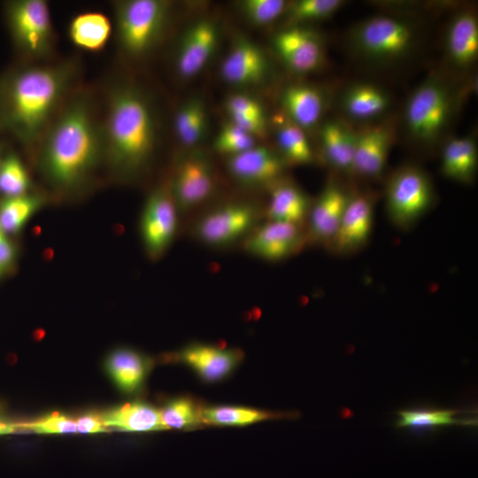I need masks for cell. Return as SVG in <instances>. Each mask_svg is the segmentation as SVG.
Segmentation results:
<instances>
[{
    "label": "cell",
    "mask_w": 478,
    "mask_h": 478,
    "mask_svg": "<svg viewBox=\"0 0 478 478\" xmlns=\"http://www.w3.org/2000/svg\"><path fill=\"white\" fill-rule=\"evenodd\" d=\"M391 104V96L385 89L368 82L350 85L343 90L339 101L347 121L366 124L380 120Z\"/></svg>",
    "instance_id": "obj_21"
},
{
    "label": "cell",
    "mask_w": 478,
    "mask_h": 478,
    "mask_svg": "<svg viewBox=\"0 0 478 478\" xmlns=\"http://www.w3.org/2000/svg\"><path fill=\"white\" fill-rule=\"evenodd\" d=\"M240 8L245 18L254 25L266 26L282 17L288 5L283 0H244Z\"/></svg>",
    "instance_id": "obj_38"
},
{
    "label": "cell",
    "mask_w": 478,
    "mask_h": 478,
    "mask_svg": "<svg viewBox=\"0 0 478 478\" xmlns=\"http://www.w3.org/2000/svg\"><path fill=\"white\" fill-rule=\"evenodd\" d=\"M76 58L27 63L0 77V131L34 150L81 85Z\"/></svg>",
    "instance_id": "obj_2"
},
{
    "label": "cell",
    "mask_w": 478,
    "mask_h": 478,
    "mask_svg": "<svg viewBox=\"0 0 478 478\" xmlns=\"http://www.w3.org/2000/svg\"><path fill=\"white\" fill-rule=\"evenodd\" d=\"M16 258V250L9 235L0 227V266L5 270L12 265Z\"/></svg>",
    "instance_id": "obj_44"
},
{
    "label": "cell",
    "mask_w": 478,
    "mask_h": 478,
    "mask_svg": "<svg viewBox=\"0 0 478 478\" xmlns=\"http://www.w3.org/2000/svg\"><path fill=\"white\" fill-rule=\"evenodd\" d=\"M256 145V138L232 122L222 127L214 140L217 152L228 157L239 154Z\"/></svg>",
    "instance_id": "obj_39"
},
{
    "label": "cell",
    "mask_w": 478,
    "mask_h": 478,
    "mask_svg": "<svg viewBox=\"0 0 478 478\" xmlns=\"http://www.w3.org/2000/svg\"><path fill=\"white\" fill-rule=\"evenodd\" d=\"M68 37L74 46L89 52H98L107 44L112 24L103 12L89 11L75 15L69 22Z\"/></svg>",
    "instance_id": "obj_27"
},
{
    "label": "cell",
    "mask_w": 478,
    "mask_h": 478,
    "mask_svg": "<svg viewBox=\"0 0 478 478\" xmlns=\"http://www.w3.org/2000/svg\"><path fill=\"white\" fill-rule=\"evenodd\" d=\"M291 413L272 412L258 409L241 406H212L202 409L203 424L223 426H243L255 422L276 419L289 418Z\"/></svg>",
    "instance_id": "obj_33"
},
{
    "label": "cell",
    "mask_w": 478,
    "mask_h": 478,
    "mask_svg": "<svg viewBox=\"0 0 478 478\" xmlns=\"http://www.w3.org/2000/svg\"><path fill=\"white\" fill-rule=\"evenodd\" d=\"M343 0H298L289 2L282 16L285 27L305 26L334 16L343 5Z\"/></svg>",
    "instance_id": "obj_34"
},
{
    "label": "cell",
    "mask_w": 478,
    "mask_h": 478,
    "mask_svg": "<svg viewBox=\"0 0 478 478\" xmlns=\"http://www.w3.org/2000/svg\"><path fill=\"white\" fill-rule=\"evenodd\" d=\"M445 52L450 62L460 70L474 65L478 58V19L473 11L456 12L445 34Z\"/></svg>",
    "instance_id": "obj_24"
},
{
    "label": "cell",
    "mask_w": 478,
    "mask_h": 478,
    "mask_svg": "<svg viewBox=\"0 0 478 478\" xmlns=\"http://www.w3.org/2000/svg\"><path fill=\"white\" fill-rule=\"evenodd\" d=\"M5 269L0 266V277L4 273Z\"/></svg>",
    "instance_id": "obj_46"
},
{
    "label": "cell",
    "mask_w": 478,
    "mask_h": 478,
    "mask_svg": "<svg viewBox=\"0 0 478 478\" xmlns=\"http://www.w3.org/2000/svg\"><path fill=\"white\" fill-rule=\"evenodd\" d=\"M281 103L285 117L306 132L320 126L328 101L319 86L296 83L284 89Z\"/></svg>",
    "instance_id": "obj_20"
},
{
    "label": "cell",
    "mask_w": 478,
    "mask_h": 478,
    "mask_svg": "<svg viewBox=\"0 0 478 478\" xmlns=\"http://www.w3.org/2000/svg\"><path fill=\"white\" fill-rule=\"evenodd\" d=\"M455 410H411L398 412L397 428H434L448 425H476V420L453 418Z\"/></svg>",
    "instance_id": "obj_37"
},
{
    "label": "cell",
    "mask_w": 478,
    "mask_h": 478,
    "mask_svg": "<svg viewBox=\"0 0 478 478\" xmlns=\"http://www.w3.org/2000/svg\"><path fill=\"white\" fill-rule=\"evenodd\" d=\"M273 46L284 65L299 74L318 70L324 62L321 35L305 26H289L275 34Z\"/></svg>",
    "instance_id": "obj_11"
},
{
    "label": "cell",
    "mask_w": 478,
    "mask_h": 478,
    "mask_svg": "<svg viewBox=\"0 0 478 478\" xmlns=\"http://www.w3.org/2000/svg\"><path fill=\"white\" fill-rule=\"evenodd\" d=\"M396 137L392 120L368 123L357 130L352 175L375 179L383 173Z\"/></svg>",
    "instance_id": "obj_13"
},
{
    "label": "cell",
    "mask_w": 478,
    "mask_h": 478,
    "mask_svg": "<svg viewBox=\"0 0 478 478\" xmlns=\"http://www.w3.org/2000/svg\"><path fill=\"white\" fill-rule=\"evenodd\" d=\"M16 429V423L0 421V436L13 433Z\"/></svg>",
    "instance_id": "obj_45"
},
{
    "label": "cell",
    "mask_w": 478,
    "mask_h": 478,
    "mask_svg": "<svg viewBox=\"0 0 478 478\" xmlns=\"http://www.w3.org/2000/svg\"><path fill=\"white\" fill-rule=\"evenodd\" d=\"M29 173L18 155L9 153L0 163V193L4 197L21 196L30 192Z\"/></svg>",
    "instance_id": "obj_35"
},
{
    "label": "cell",
    "mask_w": 478,
    "mask_h": 478,
    "mask_svg": "<svg viewBox=\"0 0 478 478\" xmlns=\"http://www.w3.org/2000/svg\"><path fill=\"white\" fill-rule=\"evenodd\" d=\"M229 118L230 122L255 138L264 136L266 132V118L239 114H231Z\"/></svg>",
    "instance_id": "obj_42"
},
{
    "label": "cell",
    "mask_w": 478,
    "mask_h": 478,
    "mask_svg": "<svg viewBox=\"0 0 478 478\" xmlns=\"http://www.w3.org/2000/svg\"><path fill=\"white\" fill-rule=\"evenodd\" d=\"M351 190L331 179L312 202L307 216V238L328 246L340 225Z\"/></svg>",
    "instance_id": "obj_16"
},
{
    "label": "cell",
    "mask_w": 478,
    "mask_h": 478,
    "mask_svg": "<svg viewBox=\"0 0 478 478\" xmlns=\"http://www.w3.org/2000/svg\"><path fill=\"white\" fill-rule=\"evenodd\" d=\"M357 130L345 119L322 121L320 141L324 160L335 171L352 175Z\"/></svg>",
    "instance_id": "obj_23"
},
{
    "label": "cell",
    "mask_w": 478,
    "mask_h": 478,
    "mask_svg": "<svg viewBox=\"0 0 478 478\" xmlns=\"http://www.w3.org/2000/svg\"><path fill=\"white\" fill-rule=\"evenodd\" d=\"M271 66L259 46L246 38L232 45L220 65L223 80L235 86H256L269 77Z\"/></svg>",
    "instance_id": "obj_17"
},
{
    "label": "cell",
    "mask_w": 478,
    "mask_h": 478,
    "mask_svg": "<svg viewBox=\"0 0 478 478\" xmlns=\"http://www.w3.org/2000/svg\"><path fill=\"white\" fill-rule=\"evenodd\" d=\"M219 39L217 25L210 19L195 22L182 35L175 56V70L182 79L197 76L214 52Z\"/></svg>",
    "instance_id": "obj_19"
},
{
    "label": "cell",
    "mask_w": 478,
    "mask_h": 478,
    "mask_svg": "<svg viewBox=\"0 0 478 478\" xmlns=\"http://www.w3.org/2000/svg\"><path fill=\"white\" fill-rule=\"evenodd\" d=\"M468 87L440 72L432 73L410 94L403 120L412 142L434 147L449 130Z\"/></svg>",
    "instance_id": "obj_4"
},
{
    "label": "cell",
    "mask_w": 478,
    "mask_h": 478,
    "mask_svg": "<svg viewBox=\"0 0 478 478\" xmlns=\"http://www.w3.org/2000/svg\"><path fill=\"white\" fill-rule=\"evenodd\" d=\"M178 208L168 187L159 186L148 196L141 218V236L147 254L161 257L172 244L177 229Z\"/></svg>",
    "instance_id": "obj_9"
},
{
    "label": "cell",
    "mask_w": 478,
    "mask_h": 478,
    "mask_svg": "<svg viewBox=\"0 0 478 478\" xmlns=\"http://www.w3.org/2000/svg\"><path fill=\"white\" fill-rule=\"evenodd\" d=\"M478 166V150L475 137H451L444 142L441 154V173L452 181L470 184Z\"/></svg>",
    "instance_id": "obj_25"
},
{
    "label": "cell",
    "mask_w": 478,
    "mask_h": 478,
    "mask_svg": "<svg viewBox=\"0 0 478 478\" xmlns=\"http://www.w3.org/2000/svg\"><path fill=\"white\" fill-rule=\"evenodd\" d=\"M312 200L291 182L274 184L267 206L268 220L301 225L306 220Z\"/></svg>",
    "instance_id": "obj_26"
},
{
    "label": "cell",
    "mask_w": 478,
    "mask_h": 478,
    "mask_svg": "<svg viewBox=\"0 0 478 478\" xmlns=\"http://www.w3.org/2000/svg\"><path fill=\"white\" fill-rule=\"evenodd\" d=\"M2 158H3V157H2V154H1V149H0V163H1Z\"/></svg>",
    "instance_id": "obj_47"
},
{
    "label": "cell",
    "mask_w": 478,
    "mask_h": 478,
    "mask_svg": "<svg viewBox=\"0 0 478 478\" xmlns=\"http://www.w3.org/2000/svg\"><path fill=\"white\" fill-rule=\"evenodd\" d=\"M174 132L179 142L186 147L198 144L207 127V114L204 102L191 98L176 111L173 120Z\"/></svg>",
    "instance_id": "obj_30"
},
{
    "label": "cell",
    "mask_w": 478,
    "mask_h": 478,
    "mask_svg": "<svg viewBox=\"0 0 478 478\" xmlns=\"http://www.w3.org/2000/svg\"><path fill=\"white\" fill-rule=\"evenodd\" d=\"M374 194L351 190L338 229L328 248L338 255L359 251L370 239L374 212Z\"/></svg>",
    "instance_id": "obj_14"
},
{
    "label": "cell",
    "mask_w": 478,
    "mask_h": 478,
    "mask_svg": "<svg viewBox=\"0 0 478 478\" xmlns=\"http://www.w3.org/2000/svg\"><path fill=\"white\" fill-rule=\"evenodd\" d=\"M157 114L149 96L129 81L107 88L101 116L104 159L122 177L143 170L154 155L158 139Z\"/></svg>",
    "instance_id": "obj_3"
},
{
    "label": "cell",
    "mask_w": 478,
    "mask_h": 478,
    "mask_svg": "<svg viewBox=\"0 0 478 478\" xmlns=\"http://www.w3.org/2000/svg\"><path fill=\"white\" fill-rule=\"evenodd\" d=\"M288 166L279 151L257 145L228 157L227 163L231 176L247 186L274 184Z\"/></svg>",
    "instance_id": "obj_18"
},
{
    "label": "cell",
    "mask_w": 478,
    "mask_h": 478,
    "mask_svg": "<svg viewBox=\"0 0 478 478\" xmlns=\"http://www.w3.org/2000/svg\"><path fill=\"white\" fill-rule=\"evenodd\" d=\"M384 196L388 217L401 230L412 227L432 208L436 197L429 175L412 164L391 173Z\"/></svg>",
    "instance_id": "obj_7"
},
{
    "label": "cell",
    "mask_w": 478,
    "mask_h": 478,
    "mask_svg": "<svg viewBox=\"0 0 478 478\" xmlns=\"http://www.w3.org/2000/svg\"><path fill=\"white\" fill-rule=\"evenodd\" d=\"M214 183L210 159L203 153L195 152L178 162L168 188L178 210L189 211L210 197Z\"/></svg>",
    "instance_id": "obj_10"
},
{
    "label": "cell",
    "mask_w": 478,
    "mask_h": 478,
    "mask_svg": "<svg viewBox=\"0 0 478 478\" xmlns=\"http://www.w3.org/2000/svg\"><path fill=\"white\" fill-rule=\"evenodd\" d=\"M75 421L77 432L80 433H102L108 431L101 416L96 414H86Z\"/></svg>",
    "instance_id": "obj_43"
},
{
    "label": "cell",
    "mask_w": 478,
    "mask_h": 478,
    "mask_svg": "<svg viewBox=\"0 0 478 478\" xmlns=\"http://www.w3.org/2000/svg\"><path fill=\"white\" fill-rule=\"evenodd\" d=\"M112 6L120 50L130 58L147 56L163 38L171 4L165 0H120Z\"/></svg>",
    "instance_id": "obj_5"
},
{
    "label": "cell",
    "mask_w": 478,
    "mask_h": 478,
    "mask_svg": "<svg viewBox=\"0 0 478 478\" xmlns=\"http://www.w3.org/2000/svg\"><path fill=\"white\" fill-rule=\"evenodd\" d=\"M307 239L301 225L268 220L248 236L244 248L255 257L279 261L298 252Z\"/></svg>",
    "instance_id": "obj_15"
},
{
    "label": "cell",
    "mask_w": 478,
    "mask_h": 478,
    "mask_svg": "<svg viewBox=\"0 0 478 478\" xmlns=\"http://www.w3.org/2000/svg\"><path fill=\"white\" fill-rule=\"evenodd\" d=\"M105 427L132 432H147L166 429L160 412L142 402L128 403L115 407L100 415Z\"/></svg>",
    "instance_id": "obj_28"
},
{
    "label": "cell",
    "mask_w": 478,
    "mask_h": 478,
    "mask_svg": "<svg viewBox=\"0 0 478 478\" xmlns=\"http://www.w3.org/2000/svg\"><path fill=\"white\" fill-rule=\"evenodd\" d=\"M49 184L60 192L85 185L104 159L101 116L96 96L80 85L33 150Z\"/></svg>",
    "instance_id": "obj_1"
},
{
    "label": "cell",
    "mask_w": 478,
    "mask_h": 478,
    "mask_svg": "<svg viewBox=\"0 0 478 478\" xmlns=\"http://www.w3.org/2000/svg\"><path fill=\"white\" fill-rule=\"evenodd\" d=\"M5 13L13 42L27 63L49 61L56 35L47 2L12 1L6 4Z\"/></svg>",
    "instance_id": "obj_8"
},
{
    "label": "cell",
    "mask_w": 478,
    "mask_h": 478,
    "mask_svg": "<svg viewBox=\"0 0 478 478\" xmlns=\"http://www.w3.org/2000/svg\"><path fill=\"white\" fill-rule=\"evenodd\" d=\"M44 198L37 193L4 197L0 203V227L8 235L19 232L42 207Z\"/></svg>",
    "instance_id": "obj_32"
},
{
    "label": "cell",
    "mask_w": 478,
    "mask_h": 478,
    "mask_svg": "<svg viewBox=\"0 0 478 478\" xmlns=\"http://www.w3.org/2000/svg\"><path fill=\"white\" fill-rule=\"evenodd\" d=\"M242 357V352L236 349L197 343L177 353L178 360L191 367L206 382L225 378L238 366Z\"/></svg>",
    "instance_id": "obj_22"
},
{
    "label": "cell",
    "mask_w": 478,
    "mask_h": 478,
    "mask_svg": "<svg viewBox=\"0 0 478 478\" xmlns=\"http://www.w3.org/2000/svg\"><path fill=\"white\" fill-rule=\"evenodd\" d=\"M16 426L17 428H27L44 434L77 432L76 421L59 413H52L31 422L16 423Z\"/></svg>",
    "instance_id": "obj_40"
},
{
    "label": "cell",
    "mask_w": 478,
    "mask_h": 478,
    "mask_svg": "<svg viewBox=\"0 0 478 478\" xmlns=\"http://www.w3.org/2000/svg\"><path fill=\"white\" fill-rule=\"evenodd\" d=\"M225 106L228 115L239 114L266 118L263 105L254 97L245 94L230 96Z\"/></svg>",
    "instance_id": "obj_41"
},
{
    "label": "cell",
    "mask_w": 478,
    "mask_h": 478,
    "mask_svg": "<svg viewBox=\"0 0 478 478\" xmlns=\"http://www.w3.org/2000/svg\"><path fill=\"white\" fill-rule=\"evenodd\" d=\"M276 142L279 153L288 165H309L314 161V153L306 132L287 118L279 121Z\"/></svg>",
    "instance_id": "obj_31"
},
{
    "label": "cell",
    "mask_w": 478,
    "mask_h": 478,
    "mask_svg": "<svg viewBox=\"0 0 478 478\" xmlns=\"http://www.w3.org/2000/svg\"><path fill=\"white\" fill-rule=\"evenodd\" d=\"M107 370L117 386L127 393L138 390L144 382L148 363L139 352L127 348L112 351L106 360Z\"/></svg>",
    "instance_id": "obj_29"
},
{
    "label": "cell",
    "mask_w": 478,
    "mask_h": 478,
    "mask_svg": "<svg viewBox=\"0 0 478 478\" xmlns=\"http://www.w3.org/2000/svg\"><path fill=\"white\" fill-rule=\"evenodd\" d=\"M202 409L189 397H178L167 403L160 412L166 429H188L203 424Z\"/></svg>",
    "instance_id": "obj_36"
},
{
    "label": "cell",
    "mask_w": 478,
    "mask_h": 478,
    "mask_svg": "<svg viewBox=\"0 0 478 478\" xmlns=\"http://www.w3.org/2000/svg\"><path fill=\"white\" fill-rule=\"evenodd\" d=\"M258 219L256 208L247 203H231L204 214L197 223V237L210 246L235 242L248 233Z\"/></svg>",
    "instance_id": "obj_12"
},
{
    "label": "cell",
    "mask_w": 478,
    "mask_h": 478,
    "mask_svg": "<svg viewBox=\"0 0 478 478\" xmlns=\"http://www.w3.org/2000/svg\"><path fill=\"white\" fill-rule=\"evenodd\" d=\"M349 41L361 58L376 64L406 58L418 42V30L410 20L393 15H375L354 26Z\"/></svg>",
    "instance_id": "obj_6"
}]
</instances>
